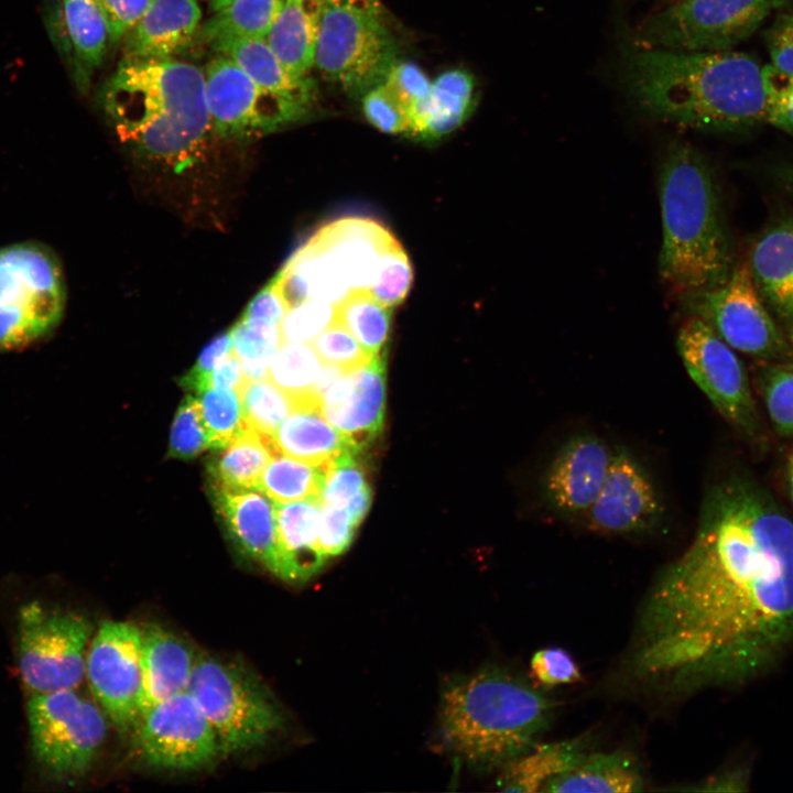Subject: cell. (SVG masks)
<instances>
[{"label":"cell","instance_id":"cell-29","mask_svg":"<svg viewBox=\"0 0 793 793\" xmlns=\"http://www.w3.org/2000/svg\"><path fill=\"white\" fill-rule=\"evenodd\" d=\"M643 775L626 751L587 753L567 772L548 781L542 792L628 793L643 789Z\"/></svg>","mask_w":793,"mask_h":793},{"label":"cell","instance_id":"cell-1","mask_svg":"<svg viewBox=\"0 0 793 793\" xmlns=\"http://www.w3.org/2000/svg\"><path fill=\"white\" fill-rule=\"evenodd\" d=\"M793 643V521L754 480L705 496L688 548L644 596L626 653L634 683L670 695L750 682Z\"/></svg>","mask_w":793,"mask_h":793},{"label":"cell","instance_id":"cell-10","mask_svg":"<svg viewBox=\"0 0 793 793\" xmlns=\"http://www.w3.org/2000/svg\"><path fill=\"white\" fill-rule=\"evenodd\" d=\"M26 708L37 763L55 780L84 775L107 735L104 710L74 688L33 694Z\"/></svg>","mask_w":793,"mask_h":793},{"label":"cell","instance_id":"cell-12","mask_svg":"<svg viewBox=\"0 0 793 793\" xmlns=\"http://www.w3.org/2000/svg\"><path fill=\"white\" fill-rule=\"evenodd\" d=\"M205 90L213 133L247 140L300 120L308 106L272 93L222 54L206 65Z\"/></svg>","mask_w":793,"mask_h":793},{"label":"cell","instance_id":"cell-39","mask_svg":"<svg viewBox=\"0 0 793 793\" xmlns=\"http://www.w3.org/2000/svg\"><path fill=\"white\" fill-rule=\"evenodd\" d=\"M239 394L246 424L268 437L297 408L292 397L265 378L245 381Z\"/></svg>","mask_w":793,"mask_h":793},{"label":"cell","instance_id":"cell-32","mask_svg":"<svg viewBox=\"0 0 793 793\" xmlns=\"http://www.w3.org/2000/svg\"><path fill=\"white\" fill-rule=\"evenodd\" d=\"M274 454L270 437L246 425L210 459L213 486L258 489L260 476Z\"/></svg>","mask_w":793,"mask_h":793},{"label":"cell","instance_id":"cell-6","mask_svg":"<svg viewBox=\"0 0 793 793\" xmlns=\"http://www.w3.org/2000/svg\"><path fill=\"white\" fill-rule=\"evenodd\" d=\"M66 304L62 267L36 241L0 248V351L41 343L59 325Z\"/></svg>","mask_w":793,"mask_h":793},{"label":"cell","instance_id":"cell-52","mask_svg":"<svg viewBox=\"0 0 793 793\" xmlns=\"http://www.w3.org/2000/svg\"><path fill=\"white\" fill-rule=\"evenodd\" d=\"M233 352L230 332L216 336L200 352L196 363L185 373L180 384L195 394L208 388L209 377Z\"/></svg>","mask_w":793,"mask_h":793},{"label":"cell","instance_id":"cell-41","mask_svg":"<svg viewBox=\"0 0 793 793\" xmlns=\"http://www.w3.org/2000/svg\"><path fill=\"white\" fill-rule=\"evenodd\" d=\"M412 283L411 261L397 240L381 254L376 278L368 292L384 306L393 308L404 302Z\"/></svg>","mask_w":793,"mask_h":793},{"label":"cell","instance_id":"cell-63","mask_svg":"<svg viewBox=\"0 0 793 793\" xmlns=\"http://www.w3.org/2000/svg\"><path fill=\"white\" fill-rule=\"evenodd\" d=\"M789 344L791 346V350L793 352V325H791L789 329Z\"/></svg>","mask_w":793,"mask_h":793},{"label":"cell","instance_id":"cell-38","mask_svg":"<svg viewBox=\"0 0 793 793\" xmlns=\"http://www.w3.org/2000/svg\"><path fill=\"white\" fill-rule=\"evenodd\" d=\"M229 332L246 381L265 378L268 367L282 345L280 326L241 317Z\"/></svg>","mask_w":793,"mask_h":793},{"label":"cell","instance_id":"cell-18","mask_svg":"<svg viewBox=\"0 0 793 793\" xmlns=\"http://www.w3.org/2000/svg\"><path fill=\"white\" fill-rule=\"evenodd\" d=\"M387 354L346 371L323 393L319 411L360 452L383 428Z\"/></svg>","mask_w":793,"mask_h":793},{"label":"cell","instance_id":"cell-42","mask_svg":"<svg viewBox=\"0 0 793 793\" xmlns=\"http://www.w3.org/2000/svg\"><path fill=\"white\" fill-rule=\"evenodd\" d=\"M207 448H210V442L197 398L187 394L181 402L171 426L167 456L191 460Z\"/></svg>","mask_w":793,"mask_h":793},{"label":"cell","instance_id":"cell-21","mask_svg":"<svg viewBox=\"0 0 793 793\" xmlns=\"http://www.w3.org/2000/svg\"><path fill=\"white\" fill-rule=\"evenodd\" d=\"M216 511L231 540L249 557L279 574L274 502L257 488L213 486Z\"/></svg>","mask_w":793,"mask_h":793},{"label":"cell","instance_id":"cell-36","mask_svg":"<svg viewBox=\"0 0 793 793\" xmlns=\"http://www.w3.org/2000/svg\"><path fill=\"white\" fill-rule=\"evenodd\" d=\"M391 321L392 308L381 304L367 290L351 291L336 304V322L372 357L382 352Z\"/></svg>","mask_w":793,"mask_h":793},{"label":"cell","instance_id":"cell-14","mask_svg":"<svg viewBox=\"0 0 793 793\" xmlns=\"http://www.w3.org/2000/svg\"><path fill=\"white\" fill-rule=\"evenodd\" d=\"M132 731L139 759L159 770L193 771L220 753L211 725L188 691L148 708Z\"/></svg>","mask_w":793,"mask_h":793},{"label":"cell","instance_id":"cell-15","mask_svg":"<svg viewBox=\"0 0 793 793\" xmlns=\"http://www.w3.org/2000/svg\"><path fill=\"white\" fill-rule=\"evenodd\" d=\"M688 297L697 316L731 348L763 359L792 352L761 301L748 262L738 263L721 283Z\"/></svg>","mask_w":793,"mask_h":793},{"label":"cell","instance_id":"cell-34","mask_svg":"<svg viewBox=\"0 0 793 793\" xmlns=\"http://www.w3.org/2000/svg\"><path fill=\"white\" fill-rule=\"evenodd\" d=\"M283 1L232 0L200 24L195 42L209 46L225 39H265Z\"/></svg>","mask_w":793,"mask_h":793},{"label":"cell","instance_id":"cell-20","mask_svg":"<svg viewBox=\"0 0 793 793\" xmlns=\"http://www.w3.org/2000/svg\"><path fill=\"white\" fill-rule=\"evenodd\" d=\"M309 240L350 292L368 291L376 278L381 254L397 241L383 224L361 216L332 220L319 227Z\"/></svg>","mask_w":793,"mask_h":793},{"label":"cell","instance_id":"cell-45","mask_svg":"<svg viewBox=\"0 0 793 793\" xmlns=\"http://www.w3.org/2000/svg\"><path fill=\"white\" fill-rule=\"evenodd\" d=\"M319 359L346 371L357 368L370 356L357 339L339 323L334 322L309 343Z\"/></svg>","mask_w":793,"mask_h":793},{"label":"cell","instance_id":"cell-4","mask_svg":"<svg viewBox=\"0 0 793 793\" xmlns=\"http://www.w3.org/2000/svg\"><path fill=\"white\" fill-rule=\"evenodd\" d=\"M554 704L525 680L497 667L452 681L441 700L446 747L469 767L503 768L532 749Z\"/></svg>","mask_w":793,"mask_h":793},{"label":"cell","instance_id":"cell-27","mask_svg":"<svg viewBox=\"0 0 793 793\" xmlns=\"http://www.w3.org/2000/svg\"><path fill=\"white\" fill-rule=\"evenodd\" d=\"M749 264L758 289L793 325V220L763 232L753 245Z\"/></svg>","mask_w":793,"mask_h":793},{"label":"cell","instance_id":"cell-7","mask_svg":"<svg viewBox=\"0 0 793 793\" xmlns=\"http://www.w3.org/2000/svg\"><path fill=\"white\" fill-rule=\"evenodd\" d=\"M187 691L211 725L222 753L256 749L281 728L273 697L238 663L198 654Z\"/></svg>","mask_w":793,"mask_h":793},{"label":"cell","instance_id":"cell-56","mask_svg":"<svg viewBox=\"0 0 793 793\" xmlns=\"http://www.w3.org/2000/svg\"><path fill=\"white\" fill-rule=\"evenodd\" d=\"M246 379L239 358L232 352L209 377V385L219 389L233 390L238 393Z\"/></svg>","mask_w":793,"mask_h":793},{"label":"cell","instance_id":"cell-23","mask_svg":"<svg viewBox=\"0 0 793 793\" xmlns=\"http://www.w3.org/2000/svg\"><path fill=\"white\" fill-rule=\"evenodd\" d=\"M321 498L274 502L279 554L278 577L305 582L327 562L318 542Z\"/></svg>","mask_w":793,"mask_h":793},{"label":"cell","instance_id":"cell-3","mask_svg":"<svg viewBox=\"0 0 793 793\" xmlns=\"http://www.w3.org/2000/svg\"><path fill=\"white\" fill-rule=\"evenodd\" d=\"M100 100L120 141L176 170L193 164L213 133L204 70L188 62L123 58Z\"/></svg>","mask_w":793,"mask_h":793},{"label":"cell","instance_id":"cell-47","mask_svg":"<svg viewBox=\"0 0 793 793\" xmlns=\"http://www.w3.org/2000/svg\"><path fill=\"white\" fill-rule=\"evenodd\" d=\"M361 107L368 122L378 130L392 134L409 133L408 109L382 83L363 94Z\"/></svg>","mask_w":793,"mask_h":793},{"label":"cell","instance_id":"cell-2","mask_svg":"<svg viewBox=\"0 0 793 793\" xmlns=\"http://www.w3.org/2000/svg\"><path fill=\"white\" fill-rule=\"evenodd\" d=\"M619 70L627 97L653 118L720 132L767 120L764 66L749 54L670 51L627 37Z\"/></svg>","mask_w":793,"mask_h":793},{"label":"cell","instance_id":"cell-54","mask_svg":"<svg viewBox=\"0 0 793 793\" xmlns=\"http://www.w3.org/2000/svg\"><path fill=\"white\" fill-rule=\"evenodd\" d=\"M153 0H98L110 26L111 44L120 42Z\"/></svg>","mask_w":793,"mask_h":793},{"label":"cell","instance_id":"cell-16","mask_svg":"<svg viewBox=\"0 0 793 793\" xmlns=\"http://www.w3.org/2000/svg\"><path fill=\"white\" fill-rule=\"evenodd\" d=\"M85 674L106 716L119 730H132L142 713L141 628L102 621L90 640Z\"/></svg>","mask_w":793,"mask_h":793},{"label":"cell","instance_id":"cell-28","mask_svg":"<svg viewBox=\"0 0 793 793\" xmlns=\"http://www.w3.org/2000/svg\"><path fill=\"white\" fill-rule=\"evenodd\" d=\"M323 4L315 0H284L265 41L284 68L306 79L315 65V51Z\"/></svg>","mask_w":793,"mask_h":793},{"label":"cell","instance_id":"cell-46","mask_svg":"<svg viewBox=\"0 0 793 793\" xmlns=\"http://www.w3.org/2000/svg\"><path fill=\"white\" fill-rule=\"evenodd\" d=\"M765 406L776 431L793 435V370L773 367L762 377Z\"/></svg>","mask_w":793,"mask_h":793},{"label":"cell","instance_id":"cell-11","mask_svg":"<svg viewBox=\"0 0 793 793\" xmlns=\"http://www.w3.org/2000/svg\"><path fill=\"white\" fill-rule=\"evenodd\" d=\"M397 61L394 39L380 11L323 6L315 51L322 75L352 94L382 83Z\"/></svg>","mask_w":793,"mask_h":793},{"label":"cell","instance_id":"cell-53","mask_svg":"<svg viewBox=\"0 0 793 793\" xmlns=\"http://www.w3.org/2000/svg\"><path fill=\"white\" fill-rule=\"evenodd\" d=\"M770 65L793 76V12L779 14L764 32Z\"/></svg>","mask_w":793,"mask_h":793},{"label":"cell","instance_id":"cell-9","mask_svg":"<svg viewBox=\"0 0 793 793\" xmlns=\"http://www.w3.org/2000/svg\"><path fill=\"white\" fill-rule=\"evenodd\" d=\"M767 0H671L637 26L632 41L670 51H725L751 36L771 12Z\"/></svg>","mask_w":793,"mask_h":793},{"label":"cell","instance_id":"cell-33","mask_svg":"<svg viewBox=\"0 0 793 793\" xmlns=\"http://www.w3.org/2000/svg\"><path fill=\"white\" fill-rule=\"evenodd\" d=\"M63 20L82 73L100 66L111 44L110 26L98 0H62Z\"/></svg>","mask_w":793,"mask_h":793},{"label":"cell","instance_id":"cell-26","mask_svg":"<svg viewBox=\"0 0 793 793\" xmlns=\"http://www.w3.org/2000/svg\"><path fill=\"white\" fill-rule=\"evenodd\" d=\"M275 453L316 466H327L347 450L360 453L323 416L318 408L294 410L270 436Z\"/></svg>","mask_w":793,"mask_h":793},{"label":"cell","instance_id":"cell-48","mask_svg":"<svg viewBox=\"0 0 793 793\" xmlns=\"http://www.w3.org/2000/svg\"><path fill=\"white\" fill-rule=\"evenodd\" d=\"M358 524L345 506L322 502L318 519V542L326 560L340 555L351 544Z\"/></svg>","mask_w":793,"mask_h":793},{"label":"cell","instance_id":"cell-19","mask_svg":"<svg viewBox=\"0 0 793 793\" xmlns=\"http://www.w3.org/2000/svg\"><path fill=\"white\" fill-rule=\"evenodd\" d=\"M611 457L612 450L594 434L579 433L567 438L541 480L546 506L562 517H583L604 485Z\"/></svg>","mask_w":793,"mask_h":793},{"label":"cell","instance_id":"cell-57","mask_svg":"<svg viewBox=\"0 0 793 793\" xmlns=\"http://www.w3.org/2000/svg\"><path fill=\"white\" fill-rule=\"evenodd\" d=\"M371 488L367 485L359 493L350 499L345 507L349 511L352 520L359 525L367 514L371 504Z\"/></svg>","mask_w":793,"mask_h":793},{"label":"cell","instance_id":"cell-25","mask_svg":"<svg viewBox=\"0 0 793 793\" xmlns=\"http://www.w3.org/2000/svg\"><path fill=\"white\" fill-rule=\"evenodd\" d=\"M475 79L464 69H450L433 83L430 94L409 109V135L433 141L455 131L475 105Z\"/></svg>","mask_w":793,"mask_h":793},{"label":"cell","instance_id":"cell-58","mask_svg":"<svg viewBox=\"0 0 793 793\" xmlns=\"http://www.w3.org/2000/svg\"><path fill=\"white\" fill-rule=\"evenodd\" d=\"M323 6H349L366 10L380 11L378 0H315Z\"/></svg>","mask_w":793,"mask_h":793},{"label":"cell","instance_id":"cell-44","mask_svg":"<svg viewBox=\"0 0 793 793\" xmlns=\"http://www.w3.org/2000/svg\"><path fill=\"white\" fill-rule=\"evenodd\" d=\"M355 450H347L332 460L325 469L321 500L326 504L345 506L368 484Z\"/></svg>","mask_w":793,"mask_h":793},{"label":"cell","instance_id":"cell-17","mask_svg":"<svg viewBox=\"0 0 793 793\" xmlns=\"http://www.w3.org/2000/svg\"><path fill=\"white\" fill-rule=\"evenodd\" d=\"M664 502L647 469L626 448L612 450L604 485L583 519L601 534H643L658 529Z\"/></svg>","mask_w":793,"mask_h":793},{"label":"cell","instance_id":"cell-37","mask_svg":"<svg viewBox=\"0 0 793 793\" xmlns=\"http://www.w3.org/2000/svg\"><path fill=\"white\" fill-rule=\"evenodd\" d=\"M325 469L326 466L311 465L276 453L263 469L258 489L280 503L321 498Z\"/></svg>","mask_w":793,"mask_h":793},{"label":"cell","instance_id":"cell-22","mask_svg":"<svg viewBox=\"0 0 793 793\" xmlns=\"http://www.w3.org/2000/svg\"><path fill=\"white\" fill-rule=\"evenodd\" d=\"M200 24L197 0H153L122 39L124 58H175L195 42Z\"/></svg>","mask_w":793,"mask_h":793},{"label":"cell","instance_id":"cell-40","mask_svg":"<svg viewBox=\"0 0 793 793\" xmlns=\"http://www.w3.org/2000/svg\"><path fill=\"white\" fill-rule=\"evenodd\" d=\"M210 448L226 447L245 427L240 394L233 390L208 387L195 395Z\"/></svg>","mask_w":793,"mask_h":793},{"label":"cell","instance_id":"cell-62","mask_svg":"<svg viewBox=\"0 0 793 793\" xmlns=\"http://www.w3.org/2000/svg\"><path fill=\"white\" fill-rule=\"evenodd\" d=\"M669 1H671V0H663V3H666ZM767 1L771 4L772 9H776V8H782V7L787 6L792 0H767Z\"/></svg>","mask_w":793,"mask_h":793},{"label":"cell","instance_id":"cell-43","mask_svg":"<svg viewBox=\"0 0 793 793\" xmlns=\"http://www.w3.org/2000/svg\"><path fill=\"white\" fill-rule=\"evenodd\" d=\"M334 322H336V304L307 301L289 308L280 325L282 345L309 344Z\"/></svg>","mask_w":793,"mask_h":793},{"label":"cell","instance_id":"cell-24","mask_svg":"<svg viewBox=\"0 0 793 793\" xmlns=\"http://www.w3.org/2000/svg\"><path fill=\"white\" fill-rule=\"evenodd\" d=\"M196 656L182 638L163 626L148 623L141 628V715L154 704L187 691Z\"/></svg>","mask_w":793,"mask_h":793},{"label":"cell","instance_id":"cell-59","mask_svg":"<svg viewBox=\"0 0 793 793\" xmlns=\"http://www.w3.org/2000/svg\"><path fill=\"white\" fill-rule=\"evenodd\" d=\"M786 471H787V479H789V487L791 492V498L793 501V453H791L787 457V465H786Z\"/></svg>","mask_w":793,"mask_h":793},{"label":"cell","instance_id":"cell-35","mask_svg":"<svg viewBox=\"0 0 793 793\" xmlns=\"http://www.w3.org/2000/svg\"><path fill=\"white\" fill-rule=\"evenodd\" d=\"M323 361L309 344L286 343L272 358L265 379L292 397L298 408H318L314 388Z\"/></svg>","mask_w":793,"mask_h":793},{"label":"cell","instance_id":"cell-5","mask_svg":"<svg viewBox=\"0 0 793 793\" xmlns=\"http://www.w3.org/2000/svg\"><path fill=\"white\" fill-rule=\"evenodd\" d=\"M659 194L662 281L685 296L721 283L730 271L729 246L711 173L697 149L680 141L667 146Z\"/></svg>","mask_w":793,"mask_h":793},{"label":"cell","instance_id":"cell-8","mask_svg":"<svg viewBox=\"0 0 793 793\" xmlns=\"http://www.w3.org/2000/svg\"><path fill=\"white\" fill-rule=\"evenodd\" d=\"M91 631L75 611L24 604L18 613V663L25 686L34 694L75 688L85 676Z\"/></svg>","mask_w":793,"mask_h":793},{"label":"cell","instance_id":"cell-50","mask_svg":"<svg viewBox=\"0 0 793 793\" xmlns=\"http://www.w3.org/2000/svg\"><path fill=\"white\" fill-rule=\"evenodd\" d=\"M382 84L408 109L425 98L432 88L426 74L412 62H394Z\"/></svg>","mask_w":793,"mask_h":793},{"label":"cell","instance_id":"cell-55","mask_svg":"<svg viewBox=\"0 0 793 793\" xmlns=\"http://www.w3.org/2000/svg\"><path fill=\"white\" fill-rule=\"evenodd\" d=\"M287 307L272 281L248 304L241 317L280 326Z\"/></svg>","mask_w":793,"mask_h":793},{"label":"cell","instance_id":"cell-60","mask_svg":"<svg viewBox=\"0 0 793 793\" xmlns=\"http://www.w3.org/2000/svg\"><path fill=\"white\" fill-rule=\"evenodd\" d=\"M782 177L787 191L793 195V169L784 170Z\"/></svg>","mask_w":793,"mask_h":793},{"label":"cell","instance_id":"cell-61","mask_svg":"<svg viewBox=\"0 0 793 793\" xmlns=\"http://www.w3.org/2000/svg\"><path fill=\"white\" fill-rule=\"evenodd\" d=\"M232 0H209L211 9L218 11L228 6Z\"/></svg>","mask_w":793,"mask_h":793},{"label":"cell","instance_id":"cell-31","mask_svg":"<svg viewBox=\"0 0 793 793\" xmlns=\"http://www.w3.org/2000/svg\"><path fill=\"white\" fill-rule=\"evenodd\" d=\"M583 740L536 743L502 769L498 781L503 792H542L554 778L577 765L587 754Z\"/></svg>","mask_w":793,"mask_h":793},{"label":"cell","instance_id":"cell-30","mask_svg":"<svg viewBox=\"0 0 793 793\" xmlns=\"http://www.w3.org/2000/svg\"><path fill=\"white\" fill-rule=\"evenodd\" d=\"M209 46L233 61L261 87L308 106L312 90L308 78L293 77L273 54L265 39H225Z\"/></svg>","mask_w":793,"mask_h":793},{"label":"cell","instance_id":"cell-13","mask_svg":"<svg viewBox=\"0 0 793 793\" xmlns=\"http://www.w3.org/2000/svg\"><path fill=\"white\" fill-rule=\"evenodd\" d=\"M677 349L687 373L718 413L738 431L752 436L760 420L746 370L714 328L700 317L686 321Z\"/></svg>","mask_w":793,"mask_h":793},{"label":"cell","instance_id":"cell-49","mask_svg":"<svg viewBox=\"0 0 793 793\" xmlns=\"http://www.w3.org/2000/svg\"><path fill=\"white\" fill-rule=\"evenodd\" d=\"M532 677L542 686L553 687L582 681L576 661L564 649L544 648L537 650L530 663Z\"/></svg>","mask_w":793,"mask_h":793},{"label":"cell","instance_id":"cell-51","mask_svg":"<svg viewBox=\"0 0 793 793\" xmlns=\"http://www.w3.org/2000/svg\"><path fill=\"white\" fill-rule=\"evenodd\" d=\"M768 109L765 122L793 134V76L764 66Z\"/></svg>","mask_w":793,"mask_h":793}]
</instances>
